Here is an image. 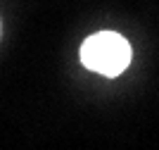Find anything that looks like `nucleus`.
Segmentation results:
<instances>
[{
	"instance_id": "obj_1",
	"label": "nucleus",
	"mask_w": 159,
	"mask_h": 150,
	"mask_svg": "<svg viewBox=\"0 0 159 150\" xmlns=\"http://www.w3.org/2000/svg\"><path fill=\"white\" fill-rule=\"evenodd\" d=\"M81 62L86 69L102 76H119L131 62V46L114 31L95 33L81 46Z\"/></svg>"
}]
</instances>
